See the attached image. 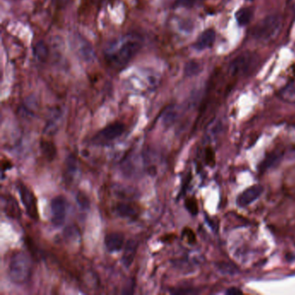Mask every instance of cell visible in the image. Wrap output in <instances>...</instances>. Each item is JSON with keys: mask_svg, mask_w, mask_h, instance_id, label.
Returning a JSON list of instances; mask_svg holds the SVG:
<instances>
[{"mask_svg": "<svg viewBox=\"0 0 295 295\" xmlns=\"http://www.w3.org/2000/svg\"><path fill=\"white\" fill-rule=\"evenodd\" d=\"M142 47V39L137 34H127L114 40L104 51L105 58L112 67H125Z\"/></svg>", "mask_w": 295, "mask_h": 295, "instance_id": "6da1fadb", "label": "cell"}, {"mask_svg": "<svg viewBox=\"0 0 295 295\" xmlns=\"http://www.w3.org/2000/svg\"><path fill=\"white\" fill-rule=\"evenodd\" d=\"M32 266L29 256L24 252H17L11 256L9 263V278L13 283L22 285L26 283L31 276Z\"/></svg>", "mask_w": 295, "mask_h": 295, "instance_id": "7a4b0ae2", "label": "cell"}, {"mask_svg": "<svg viewBox=\"0 0 295 295\" xmlns=\"http://www.w3.org/2000/svg\"><path fill=\"white\" fill-rule=\"evenodd\" d=\"M282 28V17L280 15H269L260 21L254 29L253 37L262 42L276 39Z\"/></svg>", "mask_w": 295, "mask_h": 295, "instance_id": "3957f363", "label": "cell"}, {"mask_svg": "<svg viewBox=\"0 0 295 295\" xmlns=\"http://www.w3.org/2000/svg\"><path fill=\"white\" fill-rule=\"evenodd\" d=\"M18 191L26 213L28 214L31 219L37 220L38 218V209L37 199L34 196L33 192L22 183L18 185Z\"/></svg>", "mask_w": 295, "mask_h": 295, "instance_id": "277c9868", "label": "cell"}, {"mask_svg": "<svg viewBox=\"0 0 295 295\" xmlns=\"http://www.w3.org/2000/svg\"><path fill=\"white\" fill-rule=\"evenodd\" d=\"M67 214V202L62 196L54 197L51 202V222L55 227H61L64 223Z\"/></svg>", "mask_w": 295, "mask_h": 295, "instance_id": "5b68a950", "label": "cell"}, {"mask_svg": "<svg viewBox=\"0 0 295 295\" xmlns=\"http://www.w3.org/2000/svg\"><path fill=\"white\" fill-rule=\"evenodd\" d=\"M255 62V56L251 53H244L236 57L231 62L229 71L232 76H240L249 71Z\"/></svg>", "mask_w": 295, "mask_h": 295, "instance_id": "8992f818", "label": "cell"}, {"mask_svg": "<svg viewBox=\"0 0 295 295\" xmlns=\"http://www.w3.org/2000/svg\"><path fill=\"white\" fill-rule=\"evenodd\" d=\"M124 131H125V126L123 124L120 123V122L110 124L96 135L95 141L96 142H101V143L115 141L123 133Z\"/></svg>", "mask_w": 295, "mask_h": 295, "instance_id": "52a82bcc", "label": "cell"}, {"mask_svg": "<svg viewBox=\"0 0 295 295\" xmlns=\"http://www.w3.org/2000/svg\"><path fill=\"white\" fill-rule=\"evenodd\" d=\"M263 191H264V188L261 185L251 186L238 196L236 199L237 206L240 207H246V206H249L252 202H256V200L262 196Z\"/></svg>", "mask_w": 295, "mask_h": 295, "instance_id": "ba28073f", "label": "cell"}, {"mask_svg": "<svg viewBox=\"0 0 295 295\" xmlns=\"http://www.w3.org/2000/svg\"><path fill=\"white\" fill-rule=\"evenodd\" d=\"M139 247V242L137 240L129 239L125 243L123 255H122V263L124 266L128 268L134 261L135 256L137 254Z\"/></svg>", "mask_w": 295, "mask_h": 295, "instance_id": "9c48e42d", "label": "cell"}, {"mask_svg": "<svg viewBox=\"0 0 295 295\" xmlns=\"http://www.w3.org/2000/svg\"><path fill=\"white\" fill-rule=\"evenodd\" d=\"M104 243L109 252H117L121 251L125 244V236L123 234L118 232L107 234L105 236Z\"/></svg>", "mask_w": 295, "mask_h": 295, "instance_id": "30bf717a", "label": "cell"}, {"mask_svg": "<svg viewBox=\"0 0 295 295\" xmlns=\"http://www.w3.org/2000/svg\"><path fill=\"white\" fill-rule=\"evenodd\" d=\"M216 40V32L213 29H208L200 34L197 41L195 42L194 48L197 51H203L211 48Z\"/></svg>", "mask_w": 295, "mask_h": 295, "instance_id": "8fae6325", "label": "cell"}, {"mask_svg": "<svg viewBox=\"0 0 295 295\" xmlns=\"http://www.w3.org/2000/svg\"><path fill=\"white\" fill-rule=\"evenodd\" d=\"M75 45H76V52L82 57V59L87 62L94 59L95 55H94L93 48L89 44V42L85 41L82 38L78 39L77 37H76Z\"/></svg>", "mask_w": 295, "mask_h": 295, "instance_id": "7c38bea8", "label": "cell"}, {"mask_svg": "<svg viewBox=\"0 0 295 295\" xmlns=\"http://www.w3.org/2000/svg\"><path fill=\"white\" fill-rule=\"evenodd\" d=\"M5 206H4V211L7 217L11 219H19L21 217L19 206L17 203L15 198L11 197L5 198Z\"/></svg>", "mask_w": 295, "mask_h": 295, "instance_id": "4fadbf2b", "label": "cell"}, {"mask_svg": "<svg viewBox=\"0 0 295 295\" xmlns=\"http://www.w3.org/2000/svg\"><path fill=\"white\" fill-rule=\"evenodd\" d=\"M116 212L120 217L132 219L138 217L139 211L138 209L136 208L134 206H132L130 203H126V202H121L116 207Z\"/></svg>", "mask_w": 295, "mask_h": 295, "instance_id": "5bb4252c", "label": "cell"}, {"mask_svg": "<svg viewBox=\"0 0 295 295\" xmlns=\"http://www.w3.org/2000/svg\"><path fill=\"white\" fill-rule=\"evenodd\" d=\"M283 154L281 152H273L266 156L264 160L262 161V163L259 167V172H265L268 169L272 168L273 166H276L280 163Z\"/></svg>", "mask_w": 295, "mask_h": 295, "instance_id": "9a60e30c", "label": "cell"}, {"mask_svg": "<svg viewBox=\"0 0 295 295\" xmlns=\"http://www.w3.org/2000/svg\"><path fill=\"white\" fill-rule=\"evenodd\" d=\"M253 17V10L251 8H242L236 13V19L240 26H247Z\"/></svg>", "mask_w": 295, "mask_h": 295, "instance_id": "2e32d148", "label": "cell"}, {"mask_svg": "<svg viewBox=\"0 0 295 295\" xmlns=\"http://www.w3.org/2000/svg\"><path fill=\"white\" fill-rule=\"evenodd\" d=\"M60 118H61V112L57 110H55L53 114L51 115V118L47 122V125L45 127L44 132L47 134H54L58 128Z\"/></svg>", "mask_w": 295, "mask_h": 295, "instance_id": "e0dca14e", "label": "cell"}, {"mask_svg": "<svg viewBox=\"0 0 295 295\" xmlns=\"http://www.w3.org/2000/svg\"><path fill=\"white\" fill-rule=\"evenodd\" d=\"M41 150H42V154L49 161H53L56 155V146L52 142L48 141H41Z\"/></svg>", "mask_w": 295, "mask_h": 295, "instance_id": "ac0fdd59", "label": "cell"}, {"mask_svg": "<svg viewBox=\"0 0 295 295\" xmlns=\"http://www.w3.org/2000/svg\"><path fill=\"white\" fill-rule=\"evenodd\" d=\"M77 170V161L74 155H70L65 163V175L67 178H73Z\"/></svg>", "mask_w": 295, "mask_h": 295, "instance_id": "d6986e66", "label": "cell"}, {"mask_svg": "<svg viewBox=\"0 0 295 295\" xmlns=\"http://www.w3.org/2000/svg\"><path fill=\"white\" fill-rule=\"evenodd\" d=\"M281 98L289 102H295V82L287 85L281 92Z\"/></svg>", "mask_w": 295, "mask_h": 295, "instance_id": "ffe728a7", "label": "cell"}, {"mask_svg": "<svg viewBox=\"0 0 295 295\" xmlns=\"http://www.w3.org/2000/svg\"><path fill=\"white\" fill-rule=\"evenodd\" d=\"M201 70H202V67H201V64H200L199 62L191 61V62H189L186 64L185 72H186V76H196V75L199 73Z\"/></svg>", "mask_w": 295, "mask_h": 295, "instance_id": "44dd1931", "label": "cell"}, {"mask_svg": "<svg viewBox=\"0 0 295 295\" xmlns=\"http://www.w3.org/2000/svg\"><path fill=\"white\" fill-rule=\"evenodd\" d=\"M177 117V110L175 107H169L166 108V112L164 114V123L166 124V126L171 125V124L175 121V119Z\"/></svg>", "mask_w": 295, "mask_h": 295, "instance_id": "7402d4cb", "label": "cell"}, {"mask_svg": "<svg viewBox=\"0 0 295 295\" xmlns=\"http://www.w3.org/2000/svg\"><path fill=\"white\" fill-rule=\"evenodd\" d=\"M48 55V49L42 42H40L35 47V56L39 60H44Z\"/></svg>", "mask_w": 295, "mask_h": 295, "instance_id": "603a6c76", "label": "cell"}, {"mask_svg": "<svg viewBox=\"0 0 295 295\" xmlns=\"http://www.w3.org/2000/svg\"><path fill=\"white\" fill-rule=\"evenodd\" d=\"M186 207L191 215H197L198 213L197 200L194 197H190L186 200Z\"/></svg>", "mask_w": 295, "mask_h": 295, "instance_id": "cb8c5ba5", "label": "cell"}, {"mask_svg": "<svg viewBox=\"0 0 295 295\" xmlns=\"http://www.w3.org/2000/svg\"><path fill=\"white\" fill-rule=\"evenodd\" d=\"M206 162L209 166L213 167L216 165V154L211 147H207L205 152Z\"/></svg>", "mask_w": 295, "mask_h": 295, "instance_id": "d4e9b609", "label": "cell"}, {"mask_svg": "<svg viewBox=\"0 0 295 295\" xmlns=\"http://www.w3.org/2000/svg\"><path fill=\"white\" fill-rule=\"evenodd\" d=\"M76 201L78 202L79 206L82 208H88V206H89L90 202L88 197L82 192H78V194L76 196Z\"/></svg>", "mask_w": 295, "mask_h": 295, "instance_id": "484cf974", "label": "cell"}, {"mask_svg": "<svg viewBox=\"0 0 295 295\" xmlns=\"http://www.w3.org/2000/svg\"><path fill=\"white\" fill-rule=\"evenodd\" d=\"M184 236H186V239L188 241L189 243H191V244H193L196 242V236H195L194 232L190 230V229H186L185 231H184Z\"/></svg>", "mask_w": 295, "mask_h": 295, "instance_id": "4316f807", "label": "cell"}, {"mask_svg": "<svg viewBox=\"0 0 295 295\" xmlns=\"http://www.w3.org/2000/svg\"><path fill=\"white\" fill-rule=\"evenodd\" d=\"M196 0H177L175 6L177 7H191Z\"/></svg>", "mask_w": 295, "mask_h": 295, "instance_id": "83f0119b", "label": "cell"}, {"mask_svg": "<svg viewBox=\"0 0 295 295\" xmlns=\"http://www.w3.org/2000/svg\"><path fill=\"white\" fill-rule=\"evenodd\" d=\"M53 2L57 7L62 8V7H64L67 5L69 0H53Z\"/></svg>", "mask_w": 295, "mask_h": 295, "instance_id": "f1b7e54d", "label": "cell"}, {"mask_svg": "<svg viewBox=\"0 0 295 295\" xmlns=\"http://www.w3.org/2000/svg\"><path fill=\"white\" fill-rule=\"evenodd\" d=\"M226 293L230 295L242 294V292L241 290L238 289V288L233 287V288H230V289L226 292Z\"/></svg>", "mask_w": 295, "mask_h": 295, "instance_id": "f546056e", "label": "cell"}]
</instances>
